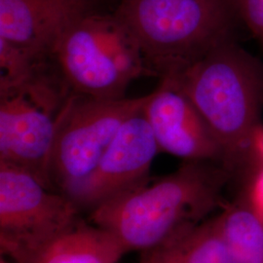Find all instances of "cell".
Listing matches in <instances>:
<instances>
[{"instance_id":"cell-15","label":"cell","mask_w":263,"mask_h":263,"mask_svg":"<svg viewBox=\"0 0 263 263\" xmlns=\"http://www.w3.org/2000/svg\"><path fill=\"white\" fill-rule=\"evenodd\" d=\"M249 202L263 217V169L254 178L249 195Z\"/></svg>"},{"instance_id":"cell-11","label":"cell","mask_w":263,"mask_h":263,"mask_svg":"<svg viewBox=\"0 0 263 263\" xmlns=\"http://www.w3.org/2000/svg\"><path fill=\"white\" fill-rule=\"evenodd\" d=\"M127 253L117 236L79 216L54 235L1 254L9 255L15 263H117Z\"/></svg>"},{"instance_id":"cell-14","label":"cell","mask_w":263,"mask_h":263,"mask_svg":"<svg viewBox=\"0 0 263 263\" xmlns=\"http://www.w3.org/2000/svg\"><path fill=\"white\" fill-rule=\"evenodd\" d=\"M238 17L263 47V0H235Z\"/></svg>"},{"instance_id":"cell-1","label":"cell","mask_w":263,"mask_h":263,"mask_svg":"<svg viewBox=\"0 0 263 263\" xmlns=\"http://www.w3.org/2000/svg\"><path fill=\"white\" fill-rule=\"evenodd\" d=\"M231 173L210 161H185L179 169L114 198L89 213L128 252L153 250L200 224L217 207Z\"/></svg>"},{"instance_id":"cell-4","label":"cell","mask_w":263,"mask_h":263,"mask_svg":"<svg viewBox=\"0 0 263 263\" xmlns=\"http://www.w3.org/2000/svg\"><path fill=\"white\" fill-rule=\"evenodd\" d=\"M51 57L72 93L97 100L126 96L141 77H156L131 30L115 13L95 11L59 38Z\"/></svg>"},{"instance_id":"cell-3","label":"cell","mask_w":263,"mask_h":263,"mask_svg":"<svg viewBox=\"0 0 263 263\" xmlns=\"http://www.w3.org/2000/svg\"><path fill=\"white\" fill-rule=\"evenodd\" d=\"M160 79L177 74L231 38L235 0H122L114 11Z\"/></svg>"},{"instance_id":"cell-2","label":"cell","mask_w":263,"mask_h":263,"mask_svg":"<svg viewBox=\"0 0 263 263\" xmlns=\"http://www.w3.org/2000/svg\"><path fill=\"white\" fill-rule=\"evenodd\" d=\"M164 79L197 107L222 149L221 166L231 173L252 152L254 132L260 125L262 67L229 38Z\"/></svg>"},{"instance_id":"cell-12","label":"cell","mask_w":263,"mask_h":263,"mask_svg":"<svg viewBox=\"0 0 263 263\" xmlns=\"http://www.w3.org/2000/svg\"><path fill=\"white\" fill-rule=\"evenodd\" d=\"M157 263H233L217 216L149 250Z\"/></svg>"},{"instance_id":"cell-17","label":"cell","mask_w":263,"mask_h":263,"mask_svg":"<svg viewBox=\"0 0 263 263\" xmlns=\"http://www.w3.org/2000/svg\"><path fill=\"white\" fill-rule=\"evenodd\" d=\"M0 263H7L6 260L3 258V256H1V258H0Z\"/></svg>"},{"instance_id":"cell-9","label":"cell","mask_w":263,"mask_h":263,"mask_svg":"<svg viewBox=\"0 0 263 263\" xmlns=\"http://www.w3.org/2000/svg\"><path fill=\"white\" fill-rule=\"evenodd\" d=\"M142 114L159 151L185 161L222 163V149L207 121L187 96L169 80H160L143 105Z\"/></svg>"},{"instance_id":"cell-10","label":"cell","mask_w":263,"mask_h":263,"mask_svg":"<svg viewBox=\"0 0 263 263\" xmlns=\"http://www.w3.org/2000/svg\"><path fill=\"white\" fill-rule=\"evenodd\" d=\"M98 11V0H0V37L51 56L77 20Z\"/></svg>"},{"instance_id":"cell-16","label":"cell","mask_w":263,"mask_h":263,"mask_svg":"<svg viewBox=\"0 0 263 263\" xmlns=\"http://www.w3.org/2000/svg\"><path fill=\"white\" fill-rule=\"evenodd\" d=\"M252 152L263 161V126L259 125L254 132L252 141Z\"/></svg>"},{"instance_id":"cell-6","label":"cell","mask_w":263,"mask_h":263,"mask_svg":"<svg viewBox=\"0 0 263 263\" xmlns=\"http://www.w3.org/2000/svg\"><path fill=\"white\" fill-rule=\"evenodd\" d=\"M71 94L53 80L0 94V161L28 171L54 191L50 162L60 114Z\"/></svg>"},{"instance_id":"cell-7","label":"cell","mask_w":263,"mask_h":263,"mask_svg":"<svg viewBox=\"0 0 263 263\" xmlns=\"http://www.w3.org/2000/svg\"><path fill=\"white\" fill-rule=\"evenodd\" d=\"M76 204L32 174L0 161V250L44 240L80 216Z\"/></svg>"},{"instance_id":"cell-8","label":"cell","mask_w":263,"mask_h":263,"mask_svg":"<svg viewBox=\"0 0 263 263\" xmlns=\"http://www.w3.org/2000/svg\"><path fill=\"white\" fill-rule=\"evenodd\" d=\"M158 152L157 142L141 109L123 125L94 170L64 194L80 212L91 213L147 182Z\"/></svg>"},{"instance_id":"cell-5","label":"cell","mask_w":263,"mask_h":263,"mask_svg":"<svg viewBox=\"0 0 263 263\" xmlns=\"http://www.w3.org/2000/svg\"><path fill=\"white\" fill-rule=\"evenodd\" d=\"M148 98L97 100L71 94L60 114L50 162L57 191L65 193L94 170L123 125L141 111Z\"/></svg>"},{"instance_id":"cell-13","label":"cell","mask_w":263,"mask_h":263,"mask_svg":"<svg viewBox=\"0 0 263 263\" xmlns=\"http://www.w3.org/2000/svg\"><path fill=\"white\" fill-rule=\"evenodd\" d=\"M217 217L233 263H263V217L250 202L226 204Z\"/></svg>"}]
</instances>
